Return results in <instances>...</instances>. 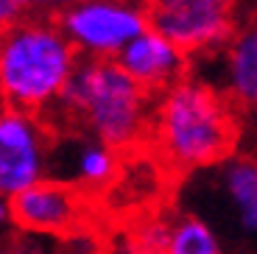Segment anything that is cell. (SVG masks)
Returning a JSON list of instances; mask_svg holds the SVG:
<instances>
[{
    "instance_id": "9a60e30c",
    "label": "cell",
    "mask_w": 257,
    "mask_h": 254,
    "mask_svg": "<svg viewBox=\"0 0 257 254\" xmlns=\"http://www.w3.org/2000/svg\"><path fill=\"white\" fill-rule=\"evenodd\" d=\"M12 229V201L0 196V232Z\"/></svg>"
},
{
    "instance_id": "2e32d148",
    "label": "cell",
    "mask_w": 257,
    "mask_h": 254,
    "mask_svg": "<svg viewBox=\"0 0 257 254\" xmlns=\"http://www.w3.org/2000/svg\"><path fill=\"white\" fill-rule=\"evenodd\" d=\"M0 109H3V95H0Z\"/></svg>"
},
{
    "instance_id": "7c38bea8",
    "label": "cell",
    "mask_w": 257,
    "mask_h": 254,
    "mask_svg": "<svg viewBox=\"0 0 257 254\" xmlns=\"http://www.w3.org/2000/svg\"><path fill=\"white\" fill-rule=\"evenodd\" d=\"M162 254H226L221 237L196 212H182L168 221V240Z\"/></svg>"
},
{
    "instance_id": "6da1fadb",
    "label": "cell",
    "mask_w": 257,
    "mask_h": 254,
    "mask_svg": "<svg viewBox=\"0 0 257 254\" xmlns=\"http://www.w3.org/2000/svg\"><path fill=\"white\" fill-rule=\"evenodd\" d=\"M238 132V109L210 81L185 76L154 98L146 143L171 171L199 173L232 157Z\"/></svg>"
},
{
    "instance_id": "9c48e42d",
    "label": "cell",
    "mask_w": 257,
    "mask_h": 254,
    "mask_svg": "<svg viewBox=\"0 0 257 254\" xmlns=\"http://www.w3.org/2000/svg\"><path fill=\"white\" fill-rule=\"evenodd\" d=\"M115 64L151 98L162 95L165 89L190 76V59L151 28L132 39L115 59Z\"/></svg>"
},
{
    "instance_id": "8fae6325",
    "label": "cell",
    "mask_w": 257,
    "mask_h": 254,
    "mask_svg": "<svg viewBox=\"0 0 257 254\" xmlns=\"http://www.w3.org/2000/svg\"><path fill=\"white\" fill-rule=\"evenodd\" d=\"M218 89L232 106L257 109V20L235 28L218 53Z\"/></svg>"
},
{
    "instance_id": "4fadbf2b",
    "label": "cell",
    "mask_w": 257,
    "mask_h": 254,
    "mask_svg": "<svg viewBox=\"0 0 257 254\" xmlns=\"http://www.w3.org/2000/svg\"><path fill=\"white\" fill-rule=\"evenodd\" d=\"M34 12L31 3H23V0H0V34L9 31L12 26H17L23 17Z\"/></svg>"
},
{
    "instance_id": "30bf717a",
    "label": "cell",
    "mask_w": 257,
    "mask_h": 254,
    "mask_svg": "<svg viewBox=\"0 0 257 254\" xmlns=\"http://www.w3.org/2000/svg\"><path fill=\"white\" fill-rule=\"evenodd\" d=\"M53 171H59V182L70 184L90 198L95 193H103L117 179L120 157L115 148L103 146L92 137H84V134L73 137L70 143H59L56 137L51 154V173Z\"/></svg>"
},
{
    "instance_id": "52a82bcc",
    "label": "cell",
    "mask_w": 257,
    "mask_h": 254,
    "mask_svg": "<svg viewBox=\"0 0 257 254\" xmlns=\"http://www.w3.org/2000/svg\"><path fill=\"white\" fill-rule=\"evenodd\" d=\"M87 196L59 179H42L12 198V226L31 237L73 235L87 221Z\"/></svg>"
},
{
    "instance_id": "8992f818",
    "label": "cell",
    "mask_w": 257,
    "mask_h": 254,
    "mask_svg": "<svg viewBox=\"0 0 257 254\" xmlns=\"http://www.w3.org/2000/svg\"><path fill=\"white\" fill-rule=\"evenodd\" d=\"M56 129L37 114L0 109V196L12 201L51 173Z\"/></svg>"
},
{
    "instance_id": "5bb4252c",
    "label": "cell",
    "mask_w": 257,
    "mask_h": 254,
    "mask_svg": "<svg viewBox=\"0 0 257 254\" xmlns=\"http://www.w3.org/2000/svg\"><path fill=\"white\" fill-rule=\"evenodd\" d=\"M0 254H42V248L34 240H3Z\"/></svg>"
},
{
    "instance_id": "7a4b0ae2",
    "label": "cell",
    "mask_w": 257,
    "mask_h": 254,
    "mask_svg": "<svg viewBox=\"0 0 257 254\" xmlns=\"http://www.w3.org/2000/svg\"><path fill=\"white\" fill-rule=\"evenodd\" d=\"M78 62L56 20L37 6L0 34V95L3 106L51 120Z\"/></svg>"
},
{
    "instance_id": "3957f363",
    "label": "cell",
    "mask_w": 257,
    "mask_h": 254,
    "mask_svg": "<svg viewBox=\"0 0 257 254\" xmlns=\"http://www.w3.org/2000/svg\"><path fill=\"white\" fill-rule=\"evenodd\" d=\"M154 98L143 92L115 62H78L62 101L48 123H67L73 132L126 151L148 140Z\"/></svg>"
},
{
    "instance_id": "5b68a950",
    "label": "cell",
    "mask_w": 257,
    "mask_h": 254,
    "mask_svg": "<svg viewBox=\"0 0 257 254\" xmlns=\"http://www.w3.org/2000/svg\"><path fill=\"white\" fill-rule=\"evenodd\" d=\"M148 28L187 59L218 53L238 28L235 9L224 0H160L146 6Z\"/></svg>"
},
{
    "instance_id": "ba28073f",
    "label": "cell",
    "mask_w": 257,
    "mask_h": 254,
    "mask_svg": "<svg viewBox=\"0 0 257 254\" xmlns=\"http://www.w3.org/2000/svg\"><path fill=\"white\" fill-rule=\"evenodd\" d=\"M210 184L218 212V226L212 232L218 235L224 229L229 237L257 246V159L232 154L210 168Z\"/></svg>"
},
{
    "instance_id": "277c9868",
    "label": "cell",
    "mask_w": 257,
    "mask_h": 254,
    "mask_svg": "<svg viewBox=\"0 0 257 254\" xmlns=\"http://www.w3.org/2000/svg\"><path fill=\"white\" fill-rule=\"evenodd\" d=\"M81 62H115L148 28L146 6L120 0H81L51 14Z\"/></svg>"
}]
</instances>
